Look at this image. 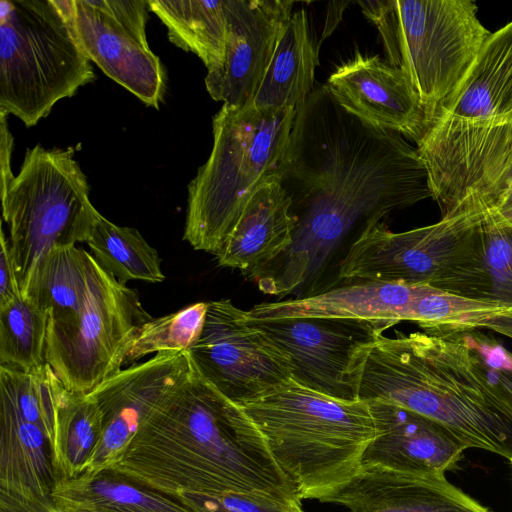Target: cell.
I'll return each mask as SVG.
<instances>
[{
    "mask_svg": "<svg viewBox=\"0 0 512 512\" xmlns=\"http://www.w3.org/2000/svg\"><path fill=\"white\" fill-rule=\"evenodd\" d=\"M279 177L296 222L293 240L251 274L278 297L335 287L343 258L369 226L432 198L417 148L348 113L325 84L296 110Z\"/></svg>",
    "mask_w": 512,
    "mask_h": 512,
    "instance_id": "obj_1",
    "label": "cell"
},
{
    "mask_svg": "<svg viewBox=\"0 0 512 512\" xmlns=\"http://www.w3.org/2000/svg\"><path fill=\"white\" fill-rule=\"evenodd\" d=\"M104 471L177 499L243 495L301 504L253 420L193 366Z\"/></svg>",
    "mask_w": 512,
    "mask_h": 512,
    "instance_id": "obj_2",
    "label": "cell"
},
{
    "mask_svg": "<svg viewBox=\"0 0 512 512\" xmlns=\"http://www.w3.org/2000/svg\"><path fill=\"white\" fill-rule=\"evenodd\" d=\"M348 380L358 400L401 406L445 427L467 449L512 458V416L466 333H380L356 351Z\"/></svg>",
    "mask_w": 512,
    "mask_h": 512,
    "instance_id": "obj_3",
    "label": "cell"
},
{
    "mask_svg": "<svg viewBox=\"0 0 512 512\" xmlns=\"http://www.w3.org/2000/svg\"><path fill=\"white\" fill-rule=\"evenodd\" d=\"M240 407L301 500H319L348 481L376 436L368 402L336 399L293 379Z\"/></svg>",
    "mask_w": 512,
    "mask_h": 512,
    "instance_id": "obj_4",
    "label": "cell"
},
{
    "mask_svg": "<svg viewBox=\"0 0 512 512\" xmlns=\"http://www.w3.org/2000/svg\"><path fill=\"white\" fill-rule=\"evenodd\" d=\"M294 108L222 105L213 118V147L188 186L184 240L217 255L259 186L278 174L296 116Z\"/></svg>",
    "mask_w": 512,
    "mask_h": 512,
    "instance_id": "obj_5",
    "label": "cell"
},
{
    "mask_svg": "<svg viewBox=\"0 0 512 512\" xmlns=\"http://www.w3.org/2000/svg\"><path fill=\"white\" fill-rule=\"evenodd\" d=\"M387 62L407 75L428 126L453 98L491 32L471 0H363Z\"/></svg>",
    "mask_w": 512,
    "mask_h": 512,
    "instance_id": "obj_6",
    "label": "cell"
},
{
    "mask_svg": "<svg viewBox=\"0 0 512 512\" xmlns=\"http://www.w3.org/2000/svg\"><path fill=\"white\" fill-rule=\"evenodd\" d=\"M64 0L0 1V110L26 127L95 79Z\"/></svg>",
    "mask_w": 512,
    "mask_h": 512,
    "instance_id": "obj_7",
    "label": "cell"
},
{
    "mask_svg": "<svg viewBox=\"0 0 512 512\" xmlns=\"http://www.w3.org/2000/svg\"><path fill=\"white\" fill-rule=\"evenodd\" d=\"M73 148L27 149L19 173L1 194L2 217L23 296L37 264L54 248L87 242L100 214Z\"/></svg>",
    "mask_w": 512,
    "mask_h": 512,
    "instance_id": "obj_8",
    "label": "cell"
},
{
    "mask_svg": "<svg viewBox=\"0 0 512 512\" xmlns=\"http://www.w3.org/2000/svg\"><path fill=\"white\" fill-rule=\"evenodd\" d=\"M137 291L92 256L89 291L77 318L48 322L45 359L63 385L88 394L122 370L138 328L150 320Z\"/></svg>",
    "mask_w": 512,
    "mask_h": 512,
    "instance_id": "obj_9",
    "label": "cell"
},
{
    "mask_svg": "<svg viewBox=\"0 0 512 512\" xmlns=\"http://www.w3.org/2000/svg\"><path fill=\"white\" fill-rule=\"evenodd\" d=\"M416 143L442 217L487 210L512 169V120L440 114Z\"/></svg>",
    "mask_w": 512,
    "mask_h": 512,
    "instance_id": "obj_10",
    "label": "cell"
},
{
    "mask_svg": "<svg viewBox=\"0 0 512 512\" xmlns=\"http://www.w3.org/2000/svg\"><path fill=\"white\" fill-rule=\"evenodd\" d=\"M486 213L485 208H472L404 232H392L380 222L369 226L343 258L338 281L433 287Z\"/></svg>",
    "mask_w": 512,
    "mask_h": 512,
    "instance_id": "obj_11",
    "label": "cell"
},
{
    "mask_svg": "<svg viewBox=\"0 0 512 512\" xmlns=\"http://www.w3.org/2000/svg\"><path fill=\"white\" fill-rule=\"evenodd\" d=\"M187 352L195 371L239 406L292 379L287 355L229 299L208 302L201 335Z\"/></svg>",
    "mask_w": 512,
    "mask_h": 512,
    "instance_id": "obj_12",
    "label": "cell"
},
{
    "mask_svg": "<svg viewBox=\"0 0 512 512\" xmlns=\"http://www.w3.org/2000/svg\"><path fill=\"white\" fill-rule=\"evenodd\" d=\"M246 321L287 355L293 380L348 401L357 400L348 380L354 354L397 324L388 320L313 317Z\"/></svg>",
    "mask_w": 512,
    "mask_h": 512,
    "instance_id": "obj_13",
    "label": "cell"
},
{
    "mask_svg": "<svg viewBox=\"0 0 512 512\" xmlns=\"http://www.w3.org/2000/svg\"><path fill=\"white\" fill-rule=\"evenodd\" d=\"M293 6L289 0H225L224 61L205 77L212 99L236 109L252 105Z\"/></svg>",
    "mask_w": 512,
    "mask_h": 512,
    "instance_id": "obj_14",
    "label": "cell"
},
{
    "mask_svg": "<svg viewBox=\"0 0 512 512\" xmlns=\"http://www.w3.org/2000/svg\"><path fill=\"white\" fill-rule=\"evenodd\" d=\"M348 113L376 128L417 142L428 128L425 111L407 75L379 56L359 52L325 84Z\"/></svg>",
    "mask_w": 512,
    "mask_h": 512,
    "instance_id": "obj_15",
    "label": "cell"
},
{
    "mask_svg": "<svg viewBox=\"0 0 512 512\" xmlns=\"http://www.w3.org/2000/svg\"><path fill=\"white\" fill-rule=\"evenodd\" d=\"M318 501L349 512H490L447 480L444 473H412L361 465Z\"/></svg>",
    "mask_w": 512,
    "mask_h": 512,
    "instance_id": "obj_16",
    "label": "cell"
},
{
    "mask_svg": "<svg viewBox=\"0 0 512 512\" xmlns=\"http://www.w3.org/2000/svg\"><path fill=\"white\" fill-rule=\"evenodd\" d=\"M376 436L361 465H378L412 473L454 469L467 447L445 427L401 406L368 401Z\"/></svg>",
    "mask_w": 512,
    "mask_h": 512,
    "instance_id": "obj_17",
    "label": "cell"
},
{
    "mask_svg": "<svg viewBox=\"0 0 512 512\" xmlns=\"http://www.w3.org/2000/svg\"><path fill=\"white\" fill-rule=\"evenodd\" d=\"M64 5L88 59L144 104L158 109L165 92V74L149 46L91 8L86 0H64Z\"/></svg>",
    "mask_w": 512,
    "mask_h": 512,
    "instance_id": "obj_18",
    "label": "cell"
},
{
    "mask_svg": "<svg viewBox=\"0 0 512 512\" xmlns=\"http://www.w3.org/2000/svg\"><path fill=\"white\" fill-rule=\"evenodd\" d=\"M429 286L374 281L345 282L317 294L264 302L245 311L252 321L295 317L411 321L416 300Z\"/></svg>",
    "mask_w": 512,
    "mask_h": 512,
    "instance_id": "obj_19",
    "label": "cell"
},
{
    "mask_svg": "<svg viewBox=\"0 0 512 512\" xmlns=\"http://www.w3.org/2000/svg\"><path fill=\"white\" fill-rule=\"evenodd\" d=\"M295 226L279 173L272 175L248 201L216 255L218 264L252 274L288 249Z\"/></svg>",
    "mask_w": 512,
    "mask_h": 512,
    "instance_id": "obj_20",
    "label": "cell"
},
{
    "mask_svg": "<svg viewBox=\"0 0 512 512\" xmlns=\"http://www.w3.org/2000/svg\"><path fill=\"white\" fill-rule=\"evenodd\" d=\"M433 287L472 300L512 305V228L487 212Z\"/></svg>",
    "mask_w": 512,
    "mask_h": 512,
    "instance_id": "obj_21",
    "label": "cell"
},
{
    "mask_svg": "<svg viewBox=\"0 0 512 512\" xmlns=\"http://www.w3.org/2000/svg\"><path fill=\"white\" fill-rule=\"evenodd\" d=\"M1 492L17 498L44 501L56 474L49 439L25 420L10 396L0 389Z\"/></svg>",
    "mask_w": 512,
    "mask_h": 512,
    "instance_id": "obj_22",
    "label": "cell"
},
{
    "mask_svg": "<svg viewBox=\"0 0 512 512\" xmlns=\"http://www.w3.org/2000/svg\"><path fill=\"white\" fill-rule=\"evenodd\" d=\"M440 114L512 120V21L491 32L460 89L436 116Z\"/></svg>",
    "mask_w": 512,
    "mask_h": 512,
    "instance_id": "obj_23",
    "label": "cell"
},
{
    "mask_svg": "<svg viewBox=\"0 0 512 512\" xmlns=\"http://www.w3.org/2000/svg\"><path fill=\"white\" fill-rule=\"evenodd\" d=\"M49 497L58 512H207L191 499L152 492L106 471L58 478Z\"/></svg>",
    "mask_w": 512,
    "mask_h": 512,
    "instance_id": "obj_24",
    "label": "cell"
},
{
    "mask_svg": "<svg viewBox=\"0 0 512 512\" xmlns=\"http://www.w3.org/2000/svg\"><path fill=\"white\" fill-rule=\"evenodd\" d=\"M318 46L305 9L294 12L286 25L255 94L257 110L297 109L314 89Z\"/></svg>",
    "mask_w": 512,
    "mask_h": 512,
    "instance_id": "obj_25",
    "label": "cell"
},
{
    "mask_svg": "<svg viewBox=\"0 0 512 512\" xmlns=\"http://www.w3.org/2000/svg\"><path fill=\"white\" fill-rule=\"evenodd\" d=\"M91 258L76 245L52 249L35 267L22 298L45 311L49 321L77 318L88 296Z\"/></svg>",
    "mask_w": 512,
    "mask_h": 512,
    "instance_id": "obj_26",
    "label": "cell"
},
{
    "mask_svg": "<svg viewBox=\"0 0 512 512\" xmlns=\"http://www.w3.org/2000/svg\"><path fill=\"white\" fill-rule=\"evenodd\" d=\"M148 7L166 26L169 40L196 54L207 74L221 68L227 38L225 0H148Z\"/></svg>",
    "mask_w": 512,
    "mask_h": 512,
    "instance_id": "obj_27",
    "label": "cell"
},
{
    "mask_svg": "<svg viewBox=\"0 0 512 512\" xmlns=\"http://www.w3.org/2000/svg\"><path fill=\"white\" fill-rule=\"evenodd\" d=\"M411 321L430 335L488 329L512 339V305L472 300L431 286L415 302Z\"/></svg>",
    "mask_w": 512,
    "mask_h": 512,
    "instance_id": "obj_28",
    "label": "cell"
},
{
    "mask_svg": "<svg viewBox=\"0 0 512 512\" xmlns=\"http://www.w3.org/2000/svg\"><path fill=\"white\" fill-rule=\"evenodd\" d=\"M87 244L97 263L123 285L165 279L158 252L134 228L118 226L99 214Z\"/></svg>",
    "mask_w": 512,
    "mask_h": 512,
    "instance_id": "obj_29",
    "label": "cell"
},
{
    "mask_svg": "<svg viewBox=\"0 0 512 512\" xmlns=\"http://www.w3.org/2000/svg\"><path fill=\"white\" fill-rule=\"evenodd\" d=\"M103 428L101 411L88 394L62 390L53 466L58 478L80 474Z\"/></svg>",
    "mask_w": 512,
    "mask_h": 512,
    "instance_id": "obj_30",
    "label": "cell"
},
{
    "mask_svg": "<svg viewBox=\"0 0 512 512\" xmlns=\"http://www.w3.org/2000/svg\"><path fill=\"white\" fill-rule=\"evenodd\" d=\"M48 314L25 298L0 308V366L32 371L45 365Z\"/></svg>",
    "mask_w": 512,
    "mask_h": 512,
    "instance_id": "obj_31",
    "label": "cell"
},
{
    "mask_svg": "<svg viewBox=\"0 0 512 512\" xmlns=\"http://www.w3.org/2000/svg\"><path fill=\"white\" fill-rule=\"evenodd\" d=\"M63 388V383L48 363L32 371L0 366V389L10 396L25 420L39 426L47 435L52 460L56 448L58 410Z\"/></svg>",
    "mask_w": 512,
    "mask_h": 512,
    "instance_id": "obj_32",
    "label": "cell"
},
{
    "mask_svg": "<svg viewBox=\"0 0 512 512\" xmlns=\"http://www.w3.org/2000/svg\"><path fill=\"white\" fill-rule=\"evenodd\" d=\"M208 302H196L174 313L151 318L137 330L125 356L124 364L162 351H188L201 335Z\"/></svg>",
    "mask_w": 512,
    "mask_h": 512,
    "instance_id": "obj_33",
    "label": "cell"
},
{
    "mask_svg": "<svg viewBox=\"0 0 512 512\" xmlns=\"http://www.w3.org/2000/svg\"><path fill=\"white\" fill-rule=\"evenodd\" d=\"M467 335L495 396L512 416V354L486 335Z\"/></svg>",
    "mask_w": 512,
    "mask_h": 512,
    "instance_id": "obj_34",
    "label": "cell"
},
{
    "mask_svg": "<svg viewBox=\"0 0 512 512\" xmlns=\"http://www.w3.org/2000/svg\"><path fill=\"white\" fill-rule=\"evenodd\" d=\"M87 4L107 19L148 45L146 23L148 1L143 0H86Z\"/></svg>",
    "mask_w": 512,
    "mask_h": 512,
    "instance_id": "obj_35",
    "label": "cell"
},
{
    "mask_svg": "<svg viewBox=\"0 0 512 512\" xmlns=\"http://www.w3.org/2000/svg\"><path fill=\"white\" fill-rule=\"evenodd\" d=\"M0 308L22 298L10 251L9 241L3 229L0 236Z\"/></svg>",
    "mask_w": 512,
    "mask_h": 512,
    "instance_id": "obj_36",
    "label": "cell"
},
{
    "mask_svg": "<svg viewBox=\"0 0 512 512\" xmlns=\"http://www.w3.org/2000/svg\"><path fill=\"white\" fill-rule=\"evenodd\" d=\"M487 212L496 222L512 228V169Z\"/></svg>",
    "mask_w": 512,
    "mask_h": 512,
    "instance_id": "obj_37",
    "label": "cell"
},
{
    "mask_svg": "<svg viewBox=\"0 0 512 512\" xmlns=\"http://www.w3.org/2000/svg\"><path fill=\"white\" fill-rule=\"evenodd\" d=\"M8 114L0 110L1 118V194L4 193L13 178L15 177L11 170V154L13 147V136L8 128L6 120Z\"/></svg>",
    "mask_w": 512,
    "mask_h": 512,
    "instance_id": "obj_38",
    "label": "cell"
},
{
    "mask_svg": "<svg viewBox=\"0 0 512 512\" xmlns=\"http://www.w3.org/2000/svg\"><path fill=\"white\" fill-rule=\"evenodd\" d=\"M347 5H349V2L341 1L337 2V7H334V2H330V5L328 4L327 18L321 41H323V39L330 35L335 29L337 23L341 20V15Z\"/></svg>",
    "mask_w": 512,
    "mask_h": 512,
    "instance_id": "obj_39",
    "label": "cell"
},
{
    "mask_svg": "<svg viewBox=\"0 0 512 512\" xmlns=\"http://www.w3.org/2000/svg\"><path fill=\"white\" fill-rule=\"evenodd\" d=\"M509 461H510V463H511V466H512V458H511V459H510Z\"/></svg>",
    "mask_w": 512,
    "mask_h": 512,
    "instance_id": "obj_40",
    "label": "cell"
}]
</instances>
